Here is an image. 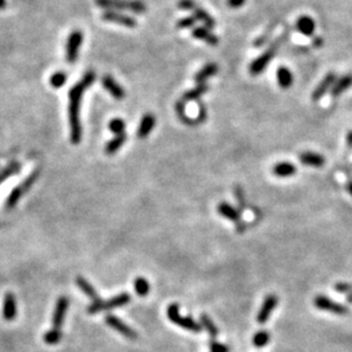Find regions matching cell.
<instances>
[{
  "mask_svg": "<svg viewBox=\"0 0 352 352\" xmlns=\"http://www.w3.org/2000/svg\"><path fill=\"white\" fill-rule=\"evenodd\" d=\"M335 81H336V75H335V73H333V72L328 73L326 77L322 79V81L320 82V84L316 87L314 93H312V100H314L315 101L320 100V98L324 96V95L326 94L332 87H333Z\"/></svg>",
  "mask_w": 352,
  "mask_h": 352,
  "instance_id": "4fadbf2b",
  "label": "cell"
},
{
  "mask_svg": "<svg viewBox=\"0 0 352 352\" xmlns=\"http://www.w3.org/2000/svg\"><path fill=\"white\" fill-rule=\"evenodd\" d=\"M167 315L168 318L173 324L178 325V326L184 328V330L194 332V333H199V332L202 331V326H201L199 322L194 320L192 317H184V316L180 315L179 305L177 303H172L168 307Z\"/></svg>",
  "mask_w": 352,
  "mask_h": 352,
  "instance_id": "277c9868",
  "label": "cell"
},
{
  "mask_svg": "<svg viewBox=\"0 0 352 352\" xmlns=\"http://www.w3.org/2000/svg\"><path fill=\"white\" fill-rule=\"evenodd\" d=\"M101 18L106 22H111V23H117V24L123 25L126 28L133 29L136 28L137 26V21L130 16H127L124 14H121V13L114 12V11H106L103 13L101 15Z\"/></svg>",
  "mask_w": 352,
  "mask_h": 352,
  "instance_id": "9c48e42d",
  "label": "cell"
},
{
  "mask_svg": "<svg viewBox=\"0 0 352 352\" xmlns=\"http://www.w3.org/2000/svg\"><path fill=\"white\" fill-rule=\"evenodd\" d=\"M246 0H228V5L233 8H238L245 4Z\"/></svg>",
  "mask_w": 352,
  "mask_h": 352,
  "instance_id": "60d3db41",
  "label": "cell"
},
{
  "mask_svg": "<svg viewBox=\"0 0 352 352\" xmlns=\"http://www.w3.org/2000/svg\"><path fill=\"white\" fill-rule=\"evenodd\" d=\"M277 46H278V42L271 45L270 47L267 49V50L263 52V54L260 55L255 61L252 62L251 67H250V72H251L252 75H258L265 71V68L268 67V64L270 63V61L274 58Z\"/></svg>",
  "mask_w": 352,
  "mask_h": 352,
  "instance_id": "52a82bcc",
  "label": "cell"
},
{
  "mask_svg": "<svg viewBox=\"0 0 352 352\" xmlns=\"http://www.w3.org/2000/svg\"><path fill=\"white\" fill-rule=\"evenodd\" d=\"M196 23V18L194 16H188V17H185L183 19H180L177 23V28L178 29H189L193 28Z\"/></svg>",
  "mask_w": 352,
  "mask_h": 352,
  "instance_id": "8d00e7d4",
  "label": "cell"
},
{
  "mask_svg": "<svg viewBox=\"0 0 352 352\" xmlns=\"http://www.w3.org/2000/svg\"><path fill=\"white\" fill-rule=\"evenodd\" d=\"M23 194H24V192H23L21 186L15 187V188L11 192V194H9L7 200H6V203H5L6 209L12 210L13 208H14V206H16V204H17L18 201L21 200Z\"/></svg>",
  "mask_w": 352,
  "mask_h": 352,
  "instance_id": "f1b7e54d",
  "label": "cell"
},
{
  "mask_svg": "<svg viewBox=\"0 0 352 352\" xmlns=\"http://www.w3.org/2000/svg\"><path fill=\"white\" fill-rule=\"evenodd\" d=\"M277 303H278V298L274 294L268 295V297L265 299V301H263L261 308H260V310L258 312V316H256V320H258L259 324H265V322L268 320Z\"/></svg>",
  "mask_w": 352,
  "mask_h": 352,
  "instance_id": "30bf717a",
  "label": "cell"
},
{
  "mask_svg": "<svg viewBox=\"0 0 352 352\" xmlns=\"http://www.w3.org/2000/svg\"><path fill=\"white\" fill-rule=\"evenodd\" d=\"M134 291L139 297H146L150 293V284L146 278L144 277H137L134 282Z\"/></svg>",
  "mask_w": 352,
  "mask_h": 352,
  "instance_id": "f546056e",
  "label": "cell"
},
{
  "mask_svg": "<svg viewBox=\"0 0 352 352\" xmlns=\"http://www.w3.org/2000/svg\"><path fill=\"white\" fill-rule=\"evenodd\" d=\"M82 41H84V34L81 31L75 30L68 35L67 42V61L68 64H74L77 61Z\"/></svg>",
  "mask_w": 352,
  "mask_h": 352,
  "instance_id": "5b68a950",
  "label": "cell"
},
{
  "mask_svg": "<svg viewBox=\"0 0 352 352\" xmlns=\"http://www.w3.org/2000/svg\"><path fill=\"white\" fill-rule=\"evenodd\" d=\"M192 34L195 39H200V40L208 42L211 46H217L219 42V39L217 38V35L213 34L209 29L203 28V26H197V28L194 29Z\"/></svg>",
  "mask_w": 352,
  "mask_h": 352,
  "instance_id": "2e32d148",
  "label": "cell"
},
{
  "mask_svg": "<svg viewBox=\"0 0 352 352\" xmlns=\"http://www.w3.org/2000/svg\"><path fill=\"white\" fill-rule=\"evenodd\" d=\"M218 212L222 217H225V218L232 220V221H238L239 218H241V216H239V212L237 211V210L226 202L219 204Z\"/></svg>",
  "mask_w": 352,
  "mask_h": 352,
  "instance_id": "cb8c5ba5",
  "label": "cell"
},
{
  "mask_svg": "<svg viewBox=\"0 0 352 352\" xmlns=\"http://www.w3.org/2000/svg\"><path fill=\"white\" fill-rule=\"evenodd\" d=\"M19 170H21V164L14 161V162H12L7 168H5L4 170L0 171V185H1L4 182H6L8 178H11L12 176L18 173Z\"/></svg>",
  "mask_w": 352,
  "mask_h": 352,
  "instance_id": "83f0119b",
  "label": "cell"
},
{
  "mask_svg": "<svg viewBox=\"0 0 352 352\" xmlns=\"http://www.w3.org/2000/svg\"><path fill=\"white\" fill-rule=\"evenodd\" d=\"M6 8V0H0V11H4Z\"/></svg>",
  "mask_w": 352,
  "mask_h": 352,
  "instance_id": "b9f144b4",
  "label": "cell"
},
{
  "mask_svg": "<svg viewBox=\"0 0 352 352\" xmlns=\"http://www.w3.org/2000/svg\"><path fill=\"white\" fill-rule=\"evenodd\" d=\"M352 85V74H347L344 77H342L341 79L335 82L332 87V96L337 97L340 96L341 94H343L345 90L349 89Z\"/></svg>",
  "mask_w": 352,
  "mask_h": 352,
  "instance_id": "d6986e66",
  "label": "cell"
},
{
  "mask_svg": "<svg viewBox=\"0 0 352 352\" xmlns=\"http://www.w3.org/2000/svg\"><path fill=\"white\" fill-rule=\"evenodd\" d=\"M196 4L193 1V0H180L178 2V7L183 11H190L192 12L194 7H195Z\"/></svg>",
  "mask_w": 352,
  "mask_h": 352,
  "instance_id": "ab89813d",
  "label": "cell"
},
{
  "mask_svg": "<svg viewBox=\"0 0 352 352\" xmlns=\"http://www.w3.org/2000/svg\"><path fill=\"white\" fill-rule=\"evenodd\" d=\"M62 336H63V333L57 328H52V330L48 331L47 333L45 334L44 341L49 345H54L58 343L62 340Z\"/></svg>",
  "mask_w": 352,
  "mask_h": 352,
  "instance_id": "d6a6232c",
  "label": "cell"
},
{
  "mask_svg": "<svg viewBox=\"0 0 352 352\" xmlns=\"http://www.w3.org/2000/svg\"><path fill=\"white\" fill-rule=\"evenodd\" d=\"M110 130L113 133L115 136L117 134H124V129H126V123H124L123 120L121 119H114L110 122Z\"/></svg>",
  "mask_w": 352,
  "mask_h": 352,
  "instance_id": "d590c367",
  "label": "cell"
},
{
  "mask_svg": "<svg viewBox=\"0 0 352 352\" xmlns=\"http://www.w3.org/2000/svg\"><path fill=\"white\" fill-rule=\"evenodd\" d=\"M96 74L94 71H88L80 82L74 84L68 91V122H70L71 141L74 145L82 139V127L80 120V107L84 90L94 84Z\"/></svg>",
  "mask_w": 352,
  "mask_h": 352,
  "instance_id": "6da1fadb",
  "label": "cell"
},
{
  "mask_svg": "<svg viewBox=\"0 0 352 352\" xmlns=\"http://www.w3.org/2000/svg\"><path fill=\"white\" fill-rule=\"evenodd\" d=\"M208 91V85L205 84H197V87L193 88L192 90L186 91L183 96V101H195L199 100L201 96H203L204 94Z\"/></svg>",
  "mask_w": 352,
  "mask_h": 352,
  "instance_id": "484cf974",
  "label": "cell"
},
{
  "mask_svg": "<svg viewBox=\"0 0 352 352\" xmlns=\"http://www.w3.org/2000/svg\"><path fill=\"white\" fill-rule=\"evenodd\" d=\"M335 289L336 292L341 293V294H344V293H351L352 292V285L349 284V283L340 282L335 285Z\"/></svg>",
  "mask_w": 352,
  "mask_h": 352,
  "instance_id": "74e56055",
  "label": "cell"
},
{
  "mask_svg": "<svg viewBox=\"0 0 352 352\" xmlns=\"http://www.w3.org/2000/svg\"><path fill=\"white\" fill-rule=\"evenodd\" d=\"M347 300H348V302H350V303H352V292L350 293V294L348 295V299H347Z\"/></svg>",
  "mask_w": 352,
  "mask_h": 352,
  "instance_id": "f6af8a7d",
  "label": "cell"
},
{
  "mask_svg": "<svg viewBox=\"0 0 352 352\" xmlns=\"http://www.w3.org/2000/svg\"><path fill=\"white\" fill-rule=\"evenodd\" d=\"M201 324H202L201 326L205 328V330L208 331V333L211 335L212 337L218 336V334H219L218 327L216 326V324L212 321V319L210 318L209 316H206V315L201 316Z\"/></svg>",
  "mask_w": 352,
  "mask_h": 352,
  "instance_id": "4dcf8cb0",
  "label": "cell"
},
{
  "mask_svg": "<svg viewBox=\"0 0 352 352\" xmlns=\"http://www.w3.org/2000/svg\"><path fill=\"white\" fill-rule=\"evenodd\" d=\"M39 176H40V170H39V169L34 170V172H32L30 174V176H29L28 178H26L24 180V182H23L21 184V185H19V186H21V188L23 189V192H24V193L28 192V190L30 189L32 186L34 185L35 182H37V179L39 178Z\"/></svg>",
  "mask_w": 352,
  "mask_h": 352,
  "instance_id": "e575fe53",
  "label": "cell"
},
{
  "mask_svg": "<svg viewBox=\"0 0 352 352\" xmlns=\"http://www.w3.org/2000/svg\"><path fill=\"white\" fill-rule=\"evenodd\" d=\"M347 140H348V144H349V145H350V146L352 147V131H351V133H350V134H348V138H347Z\"/></svg>",
  "mask_w": 352,
  "mask_h": 352,
  "instance_id": "ee69618b",
  "label": "cell"
},
{
  "mask_svg": "<svg viewBox=\"0 0 352 352\" xmlns=\"http://www.w3.org/2000/svg\"><path fill=\"white\" fill-rule=\"evenodd\" d=\"M67 75L65 74L64 72L58 71L51 75L49 82H50L51 87H54L55 89H58V88L63 87V85L65 84V82H67Z\"/></svg>",
  "mask_w": 352,
  "mask_h": 352,
  "instance_id": "836d02e7",
  "label": "cell"
},
{
  "mask_svg": "<svg viewBox=\"0 0 352 352\" xmlns=\"http://www.w3.org/2000/svg\"><path fill=\"white\" fill-rule=\"evenodd\" d=\"M277 81L282 88H288L293 84V75L286 67H279L277 70Z\"/></svg>",
  "mask_w": 352,
  "mask_h": 352,
  "instance_id": "4316f807",
  "label": "cell"
},
{
  "mask_svg": "<svg viewBox=\"0 0 352 352\" xmlns=\"http://www.w3.org/2000/svg\"><path fill=\"white\" fill-rule=\"evenodd\" d=\"M96 5L107 11H128L143 14L146 12V5L139 0H96Z\"/></svg>",
  "mask_w": 352,
  "mask_h": 352,
  "instance_id": "7a4b0ae2",
  "label": "cell"
},
{
  "mask_svg": "<svg viewBox=\"0 0 352 352\" xmlns=\"http://www.w3.org/2000/svg\"><path fill=\"white\" fill-rule=\"evenodd\" d=\"M347 190L349 192V194H350V195L352 196V182H350L347 185Z\"/></svg>",
  "mask_w": 352,
  "mask_h": 352,
  "instance_id": "7bdbcfd3",
  "label": "cell"
},
{
  "mask_svg": "<svg viewBox=\"0 0 352 352\" xmlns=\"http://www.w3.org/2000/svg\"><path fill=\"white\" fill-rule=\"evenodd\" d=\"M77 285L79 286V287L81 288V291L84 293L87 297H89L90 299H93L94 301H96L100 299V297H98L96 289L94 288V286L90 284L89 282L87 281V279L81 277V276H79V277L77 278Z\"/></svg>",
  "mask_w": 352,
  "mask_h": 352,
  "instance_id": "d4e9b609",
  "label": "cell"
},
{
  "mask_svg": "<svg viewBox=\"0 0 352 352\" xmlns=\"http://www.w3.org/2000/svg\"><path fill=\"white\" fill-rule=\"evenodd\" d=\"M297 28L302 34L307 35V37H310V35L314 34L315 32L314 19L309 17V16H301L297 22Z\"/></svg>",
  "mask_w": 352,
  "mask_h": 352,
  "instance_id": "44dd1931",
  "label": "cell"
},
{
  "mask_svg": "<svg viewBox=\"0 0 352 352\" xmlns=\"http://www.w3.org/2000/svg\"><path fill=\"white\" fill-rule=\"evenodd\" d=\"M270 341V335H269L268 332L266 331H260L256 333L254 336H253V345L255 348H263L266 347Z\"/></svg>",
  "mask_w": 352,
  "mask_h": 352,
  "instance_id": "1f68e13d",
  "label": "cell"
},
{
  "mask_svg": "<svg viewBox=\"0 0 352 352\" xmlns=\"http://www.w3.org/2000/svg\"><path fill=\"white\" fill-rule=\"evenodd\" d=\"M300 161L302 164L314 168H320L325 164V159L320 154L312 153V152H304L300 155Z\"/></svg>",
  "mask_w": 352,
  "mask_h": 352,
  "instance_id": "e0dca14e",
  "label": "cell"
},
{
  "mask_svg": "<svg viewBox=\"0 0 352 352\" xmlns=\"http://www.w3.org/2000/svg\"><path fill=\"white\" fill-rule=\"evenodd\" d=\"M193 16L196 18V21H201L204 23V25L206 26V29H213L216 26V21L211 17V15L209 13H206L204 9H202L199 6H195L193 9Z\"/></svg>",
  "mask_w": 352,
  "mask_h": 352,
  "instance_id": "7402d4cb",
  "label": "cell"
},
{
  "mask_svg": "<svg viewBox=\"0 0 352 352\" xmlns=\"http://www.w3.org/2000/svg\"><path fill=\"white\" fill-rule=\"evenodd\" d=\"M314 304L316 308L319 310L331 312V314L335 315H345L348 314V308L342 305L341 303H337L332 300V299L325 297V295H317L314 299Z\"/></svg>",
  "mask_w": 352,
  "mask_h": 352,
  "instance_id": "8992f818",
  "label": "cell"
},
{
  "mask_svg": "<svg viewBox=\"0 0 352 352\" xmlns=\"http://www.w3.org/2000/svg\"><path fill=\"white\" fill-rule=\"evenodd\" d=\"M68 299L67 297H61L57 300V303H56L54 315H52V326L54 328H57L60 330L63 325L65 315H67V308H68Z\"/></svg>",
  "mask_w": 352,
  "mask_h": 352,
  "instance_id": "8fae6325",
  "label": "cell"
},
{
  "mask_svg": "<svg viewBox=\"0 0 352 352\" xmlns=\"http://www.w3.org/2000/svg\"><path fill=\"white\" fill-rule=\"evenodd\" d=\"M155 127V117L153 114H145L139 123V128H138L137 136L139 139H145L149 137V134L152 133V130Z\"/></svg>",
  "mask_w": 352,
  "mask_h": 352,
  "instance_id": "9a60e30c",
  "label": "cell"
},
{
  "mask_svg": "<svg viewBox=\"0 0 352 352\" xmlns=\"http://www.w3.org/2000/svg\"><path fill=\"white\" fill-rule=\"evenodd\" d=\"M101 82H103L105 89H106L108 93L111 94V96H113L115 100L121 101L123 100L124 96H126V93H124L123 88L121 87V85L117 84L111 75H105Z\"/></svg>",
  "mask_w": 352,
  "mask_h": 352,
  "instance_id": "5bb4252c",
  "label": "cell"
},
{
  "mask_svg": "<svg viewBox=\"0 0 352 352\" xmlns=\"http://www.w3.org/2000/svg\"><path fill=\"white\" fill-rule=\"evenodd\" d=\"M210 349H211V352H229V348L219 342H211Z\"/></svg>",
  "mask_w": 352,
  "mask_h": 352,
  "instance_id": "f35d334b",
  "label": "cell"
},
{
  "mask_svg": "<svg viewBox=\"0 0 352 352\" xmlns=\"http://www.w3.org/2000/svg\"><path fill=\"white\" fill-rule=\"evenodd\" d=\"M127 141V134H121L115 136L113 139H111L105 146V153L106 155H113L114 153H117L121 147L123 146V144Z\"/></svg>",
  "mask_w": 352,
  "mask_h": 352,
  "instance_id": "ffe728a7",
  "label": "cell"
},
{
  "mask_svg": "<svg viewBox=\"0 0 352 352\" xmlns=\"http://www.w3.org/2000/svg\"><path fill=\"white\" fill-rule=\"evenodd\" d=\"M272 171H274L275 176L285 178V177L294 176L295 172H297V168L289 162H281L276 164Z\"/></svg>",
  "mask_w": 352,
  "mask_h": 352,
  "instance_id": "603a6c76",
  "label": "cell"
},
{
  "mask_svg": "<svg viewBox=\"0 0 352 352\" xmlns=\"http://www.w3.org/2000/svg\"><path fill=\"white\" fill-rule=\"evenodd\" d=\"M105 321L108 326L113 328L117 332H119L120 334H122L124 337L129 338V340H136L137 338V333L134 332L130 326H128L126 322H123L121 319L115 317L113 315H108L105 317Z\"/></svg>",
  "mask_w": 352,
  "mask_h": 352,
  "instance_id": "ba28073f",
  "label": "cell"
},
{
  "mask_svg": "<svg viewBox=\"0 0 352 352\" xmlns=\"http://www.w3.org/2000/svg\"><path fill=\"white\" fill-rule=\"evenodd\" d=\"M131 300V297L129 293H121V294L117 295V297H113L110 300L103 301L101 299H98L96 301H93L89 307H88V312L91 315L98 314V312L111 310V309L123 307V305L128 304Z\"/></svg>",
  "mask_w": 352,
  "mask_h": 352,
  "instance_id": "3957f363",
  "label": "cell"
},
{
  "mask_svg": "<svg viewBox=\"0 0 352 352\" xmlns=\"http://www.w3.org/2000/svg\"><path fill=\"white\" fill-rule=\"evenodd\" d=\"M2 316L7 321H13L17 316V302L13 293H6L2 303Z\"/></svg>",
  "mask_w": 352,
  "mask_h": 352,
  "instance_id": "7c38bea8",
  "label": "cell"
},
{
  "mask_svg": "<svg viewBox=\"0 0 352 352\" xmlns=\"http://www.w3.org/2000/svg\"><path fill=\"white\" fill-rule=\"evenodd\" d=\"M218 70H219V67L217 64H215V63L206 64L205 67H204L202 70H200L199 72H197L195 75V81L197 82V84H204L205 80H208L209 78H211V77H213V75H216L217 73H218Z\"/></svg>",
  "mask_w": 352,
  "mask_h": 352,
  "instance_id": "ac0fdd59",
  "label": "cell"
}]
</instances>
